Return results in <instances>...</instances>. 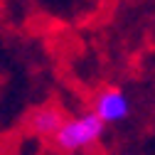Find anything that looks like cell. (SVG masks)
Here are the masks:
<instances>
[{"mask_svg":"<svg viewBox=\"0 0 155 155\" xmlns=\"http://www.w3.org/2000/svg\"><path fill=\"white\" fill-rule=\"evenodd\" d=\"M91 111L99 118L111 126V123H121L130 116V99L121 86H104L94 94Z\"/></svg>","mask_w":155,"mask_h":155,"instance_id":"7a4b0ae2","label":"cell"},{"mask_svg":"<svg viewBox=\"0 0 155 155\" xmlns=\"http://www.w3.org/2000/svg\"><path fill=\"white\" fill-rule=\"evenodd\" d=\"M64 118H67V113L62 106H54V104L40 106L30 116V130H32V135H37L42 140H52L54 133L59 130V126L64 123Z\"/></svg>","mask_w":155,"mask_h":155,"instance_id":"3957f363","label":"cell"},{"mask_svg":"<svg viewBox=\"0 0 155 155\" xmlns=\"http://www.w3.org/2000/svg\"><path fill=\"white\" fill-rule=\"evenodd\" d=\"M104 133H106V123L94 111H86L79 116H67L49 143L59 153L71 155V153H81V150L94 148L104 138Z\"/></svg>","mask_w":155,"mask_h":155,"instance_id":"6da1fadb","label":"cell"}]
</instances>
